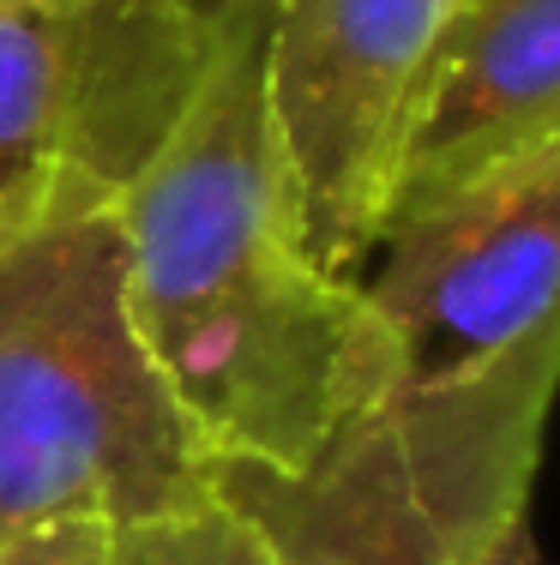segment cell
I'll return each mask as SVG.
<instances>
[{
  "instance_id": "cell-1",
  "label": "cell",
  "mask_w": 560,
  "mask_h": 565,
  "mask_svg": "<svg viewBox=\"0 0 560 565\" xmlns=\"http://www.w3.org/2000/svg\"><path fill=\"white\" fill-rule=\"evenodd\" d=\"M265 19L247 0L157 157L115 199L139 338L211 463L302 469L398 385L356 277L308 253L265 109Z\"/></svg>"
},
{
  "instance_id": "cell-2",
  "label": "cell",
  "mask_w": 560,
  "mask_h": 565,
  "mask_svg": "<svg viewBox=\"0 0 560 565\" xmlns=\"http://www.w3.org/2000/svg\"><path fill=\"white\" fill-rule=\"evenodd\" d=\"M211 493V451L133 319L115 205L0 235V542Z\"/></svg>"
},
{
  "instance_id": "cell-3",
  "label": "cell",
  "mask_w": 560,
  "mask_h": 565,
  "mask_svg": "<svg viewBox=\"0 0 560 565\" xmlns=\"http://www.w3.org/2000/svg\"><path fill=\"white\" fill-rule=\"evenodd\" d=\"M560 392V319L446 385H392L302 469L211 463L277 565H476L530 476Z\"/></svg>"
},
{
  "instance_id": "cell-4",
  "label": "cell",
  "mask_w": 560,
  "mask_h": 565,
  "mask_svg": "<svg viewBox=\"0 0 560 565\" xmlns=\"http://www.w3.org/2000/svg\"><path fill=\"white\" fill-rule=\"evenodd\" d=\"M211 36L163 0H0V235L115 205L181 120Z\"/></svg>"
},
{
  "instance_id": "cell-5",
  "label": "cell",
  "mask_w": 560,
  "mask_h": 565,
  "mask_svg": "<svg viewBox=\"0 0 560 565\" xmlns=\"http://www.w3.org/2000/svg\"><path fill=\"white\" fill-rule=\"evenodd\" d=\"M458 0H272L265 109L302 241L356 277L380 247L404 139Z\"/></svg>"
},
{
  "instance_id": "cell-6",
  "label": "cell",
  "mask_w": 560,
  "mask_h": 565,
  "mask_svg": "<svg viewBox=\"0 0 560 565\" xmlns=\"http://www.w3.org/2000/svg\"><path fill=\"white\" fill-rule=\"evenodd\" d=\"M362 295L398 385H446L560 319V139L385 217Z\"/></svg>"
},
{
  "instance_id": "cell-7",
  "label": "cell",
  "mask_w": 560,
  "mask_h": 565,
  "mask_svg": "<svg viewBox=\"0 0 560 565\" xmlns=\"http://www.w3.org/2000/svg\"><path fill=\"white\" fill-rule=\"evenodd\" d=\"M549 139H560V0H458L385 217Z\"/></svg>"
},
{
  "instance_id": "cell-8",
  "label": "cell",
  "mask_w": 560,
  "mask_h": 565,
  "mask_svg": "<svg viewBox=\"0 0 560 565\" xmlns=\"http://www.w3.org/2000/svg\"><path fill=\"white\" fill-rule=\"evenodd\" d=\"M109 565H277L265 535L223 493L163 511V518L109 523Z\"/></svg>"
},
{
  "instance_id": "cell-9",
  "label": "cell",
  "mask_w": 560,
  "mask_h": 565,
  "mask_svg": "<svg viewBox=\"0 0 560 565\" xmlns=\"http://www.w3.org/2000/svg\"><path fill=\"white\" fill-rule=\"evenodd\" d=\"M0 565H109V523L66 518L0 542Z\"/></svg>"
},
{
  "instance_id": "cell-10",
  "label": "cell",
  "mask_w": 560,
  "mask_h": 565,
  "mask_svg": "<svg viewBox=\"0 0 560 565\" xmlns=\"http://www.w3.org/2000/svg\"><path fill=\"white\" fill-rule=\"evenodd\" d=\"M476 565H549L537 547V530H530V511H518V518H506V530L488 542V554Z\"/></svg>"
},
{
  "instance_id": "cell-11",
  "label": "cell",
  "mask_w": 560,
  "mask_h": 565,
  "mask_svg": "<svg viewBox=\"0 0 560 565\" xmlns=\"http://www.w3.org/2000/svg\"><path fill=\"white\" fill-rule=\"evenodd\" d=\"M163 7H176V12H187V19H199V24H223L235 7H247V0H163Z\"/></svg>"
}]
</instances>
